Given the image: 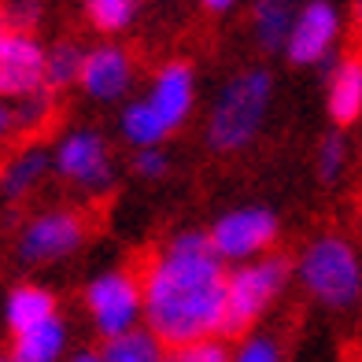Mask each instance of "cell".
Returning a JSON list of instances; mask_svg holds the SVG:
<instances>
[{
  "mask_svg": "<svg viewBox=\"0 0 362 362\" xmlns=\"http://www.w3.org/2000/svg\"><path fill=\"white\" fill-rule=\"evenodd\" d=\"M226 270L211 233H181L144 270L141 300L159 344L185 348L226 325Z\"/></svg>",
  "mask_w": 362,
  "mask_h": 362,
  "instance_id": "1",
  "label": "cell"
},
{
  "mask_svg": "<svg viewBox=\"0 0 362 362\" xmlns=\"http://www.w3.org/2000/svg\"><path fill=\"white\" fill-rule=\"evenodd\" d=\"M274 81L267 71H244L222 89L215 111L207 122V141L218 152H237L244 148L262 126V115L270 107Z\"/></svg>",
  "mask_w": 362,
  "mask_h": 362,
  "instance_id": "2",
  "label": "cell"
},
{
  "mask_svg": "<svg viewBox=\"0 0 362 362\" xmlns=\"http://www.w3.org/2000/svg\"><path fill=\"white\" fill-rule=\"evenodd\" d=\"M300 281L318 303L344 310L362 296V262L344 237H318L300 259Z\"/></svg>",
  "mask_w": 362,
  "mask_h": 362,
  "instance_id": "3",
  "label": "cell"
},
{
  "mask_svg": "<svg viewBox=\"0 0 362 362\" xmlns=\"http://www.w3.org/2000/svg\"><path fill=\"white\" fill-rule=\"evenodd\" d=\"M288 281V259L285 255H267L255 262H244L240 270L226 277V325L222 337H240L270 300L285 288Z\"/></svg>",
  "mask_w": 362,
  "mask_h": 362,
  "instance_id": "4",
  "label": "cell"
},
{
  "mask_svg": "<svg viewBox=\"0 0 362 362\" xmlns=\"http://www.w3.org/2000/svg\"><path fill=\"white\" fill-rule=\"evenodd\" d=\"M86 303H89V315H93L96 329H100L107 340L129 333L137 315L144 310L141 288L134 281V274H126V270H111L104 277H96L86 288Z\"/></svg>",
  "mask_w": 362,
  "mask_h": 362,
  "instance_id": "5",
  "label": "cell"
},
{
  "mask_svg": "<svg viewBox=\"0 0 362 362\" xmlns=\"http://www.w3.org/2000/svg\"><path fill=\"white\" fill-rule=\"evenodd\" d=\"M86 240V222L74 211H48V215L34 218L23 237H19V259L26 267H41V262H56L71 255L78 244Z\"/></svg>",
  "mask_w": 362,
  "mask_h": 362,
  "instance_id": "6",
  "label": "cell"
},
{
  "mask_svg": "<svg viewBox=\"0 0 362 362\" xmlns=\"http://www.w3.org/2000/svg\"><path fill=\"white\" fill-rule=\"evenodd\" d=\"M274 237H277V218L262 207L229 211L211 229V244L222 259H252L262 248H270Z\"/></svg>",
  "mask_w": 362,
  "mask_h": 362,
  "instance_id": "7",
  "label": "cell"
},
{
  "mask_svg": "<svg viewBox=\"0 0 362 362\" xmlns=\"http://www.w3.org/2000/svg\"><path fill=\"white\" fill-rule=\"evenodd\" d=\"M340 34V15L329 0H310V4L296 15L292 34L285 41V52L292 63L310 67V63H322L329 56V48L337 45Z\"/></svg>",
  "mask_w": 362,
  "mask_h": 362,
  "instance_id": "8",
  "label": "cell"
},
{
  "mask_svg": "<svg viewBox=\"0 0 362 362\" xmlns=\"http://www.w3.org/2000/svg\"><path fill=\"white\" fill-rule=\"evenodd\" d=\"M45 52L26 30L0 41V96H34L45 86Z\"/></svg>",
  "mask_w": 362,
  "mask_h": 362,
  "instance_id": "9",
  "label": "cell"
},
{
  "mask_svg": "<svg viewBox=\"0 0 362 362\" xmlns=\"http://www.w3.org/2000/svg\"><path fill=\"white\" fill-rule=\"evenodd\" d=\"M56 167L63 177H71L74 185H86V189H100L111 177L107 148L96 134H71L56 148Z\"/></svg>",
  "mask_w": 362,
  "mask_h": 362,
  "instance_id": "10",
  "label": "cell"
},
{
  "mask_svg": "<svg viewBox=\"0 0 362 362\" xmlns=\"http://www.w3.org/2000/svg\"><path fill=\"white\" fill-rule=\"evenodd\" d=\"M81 89L96 100H115V96H122L129 89V81H134V63L122 48H93L86 52V63H81Z\"/></svg>",
  "mask_w": 362,
  "mask_h": 362,
  "instance_id": "11",
  "label": "cell"
},
{
  "mask_svg": "<svg viewBox=\"0 0 362 362\" xmlns=\"http://www.w3.org/2000/svg\"><path fill=\"white\" fill-rule=\"evenodd\" d=\"M148 104L152 111L163 119V126L174 129L189 119L192 111V71L185 63H170V67H163L156 86H152V96H148Z\"/></svg>",
  "mask_w": 362,
  "mask_h": 362,
  "instance_id": "12",
  "label": "cell"
},
{
  "mask_svg": "<svg viewBox=\"0 0 362 362\" xmlns=\"http://www.w3.org/2000/svg\"><path fill=\"white\" fill-rule=\"evenodd\" d=\"M329 115L337 126H351L362 115V56L340 59L329 81Z\"/></svg>",
  "mask_w": 362,
  "mask_h": 362,
  "instance_id": "13",
  "label": "cell"
},
{
  "mask_svg": "<svg viewBox=\"0 0 362 362\" xmlns=\"http://www.w3.org/2000/svg\"><path fill=\"white\" fill-rule=\"evenodd\" d=\"M63 344H67V329L59 318H48L45 325H34L15 337L11 362H56L63 355Z\"/></svg>",
  "mask_w": 362,
  "mask_h": 362,
  "instance_id": "14",
  "label": "cell"
},
{
  "mask_svg": "<svg viewBox=\"0 0 362 362\" xmlns=\"http://www.w3.org/2000/svg\"><path fill=\"white\" fill-rule=\"evenodd\" d=\"M48 318H56V300L52 292H45L37 285H23L8 296V325L11 333L19 337L34 325H45Z\"/></svg>",
  "mask_w": 362,
  "mask_h": 362,
  "instance_id": "15",
  "label": "cell"
},
{
  "mask_svg": "<svg viewBox=\"0 0 362 362\" xmlns=\"http://www.w3.org/2000/svg\"><path fill=\"white\" fill-rule=\"evenodd\" d=\"M296 23V0H255V34L262 48H285Z\"/></svg>",
  "mask_w": 362,
  "mask_h": 362,
  "instance_id": "16",
  "label": "cell"
},
{
  "mask_svg": "<svg viewBox=\"0 0 362 362\" xmlns=\"http://www.w3.org/2000/svg\"><path fill=\"white\" fill-rule=\"evenodd\" d=\"M104 362H167L163 344L152 329H129L122 337H111L104 344Z\"/></svg>",
  "mask_w": 362,
  "mask_h": 362,
  "instance_id": "17",
  "label": "cell"
},
{
  "mask_svg": "<svg viewBox=\"0 0 362 362\" xmlns=\"http://www.w3.org/2000/svg\"><path fill=\"white\" fill-rule=\"evenodd\" d=\"M122 134L129 144H137V148H156L163 137L170 134L167 126H163V119L152 111V104H134V107H126L122 115Z\"/></svg>",
  "mask_w": 362,
  "mask_h": 362,
  "instance_id": "18",
  "label": "cell"
},
{
  "mask_svg": "<svg viewBox=\"0 0 362 362\" xmlns=\"http://www.w3.org/2000/svg\"><path fill=\"white\" fill-rule=\"evenodd\" d=\"M81 63H86V52H81L78 45H59L48 52L45 59V86L48 89H63L71 86V81L81 78Z\"/></svg>",
  "mask_w": 362,
  "mask_h": 362,
  "instance_id": "19",
  "label": "cell"
},
{
  "mask_svg": "<svg viewBox=\"0 0 362 362\" xmlns=\"http://www.w3.org/2000/svg\"><path fill=\"white\" fill-rule=\"evenodd\" d=\"M45 167H48V159H45V152H23L19 159H11L8 163V170H4V196H23V192H30L34 189V181L45 174Z\"/></svg>",
  "mask_w": 362,
  "mask_h": 362,
  "instance_id": "20",
  "label": "cell"
},
{
  "mask_svg": "<svg viewBox=\"0 0 362 362\" xmlns=\"http://www.w3.org/2000/svg\"><path fill=\"white\" fill-rule=\"evenodd\" d=\"M86 11L96 30L104 34H115L134 23V11H137V0H86Z\"/></svg>",
  "mask_w": 362,
  "mask_h": 362,
  "instance_id": "21",
  "label": "cell"
},
{
  "mask_svg": "<svg viewBox=\"0 0 362 362\" xmlns=\"http://www.w3.org/2000/svg\"><path fill=\"white\" fill-rule=\"evenodd\" d=\"M344 159H348V144L340 134H329L318 148V174L322 181H337L344 174Z\"/></svg>",
  "mask_w": 362,
  "mask_h": 362,
  "instance_id": "22",
  "label": "cell"
},
{
  "mask_svg": "<svg viewBox=\"0 0 362 362\" xmlns=\"http://www.w3.org/2000/svg\"><path fill=\"white\" fill-rule=\"evenodd\" d=\"M174 362H233L226 351L222 340H196V344H185V348H177Z\"/></svg>",
  "mask_w": 362,
  "mask_h": 362,
  "instance_id": "23",
  "label": "cell"
},
{
  "mask_svg": "<svg viewBox=\"0 0 362 362\" xmlns=\"http://www.w3.org/2000/svg\"><path fill=\"white\" fill-rule=\"evenodd\" d=\"M233 362H281V351H277V344L270 337H252Z\"/></svg>",
  "mask_w": 362,
  "mask_h": 362,
  "instance_id": "24",
  "label": "cell"
},
{
  "mask_svg": "<svg viewBox=\"0 0 362 362\" xmlns=\"http://www.w3.org/2000/svg\"><path fill=\"white\" fill-rule=\"evenodd\" d=\"M137 174H144V177H163V174H167V159H163L156 148H144V152L137 156Z\"/></svg>",
  "mask_w": 362,
  "mask_h": 362,
  "instance_id": "25",
  "label": "cell"
},
{
  "mask_svg": "<svg viewBox=\"0 0 362 362\" xmlns=\"http://www.w3.org/2000/svg\"><path fill=\"white\" fill-rule=\"evenodd\" d=\"M15 126H19V115H15L4 100H0V144L11 137V129H15Z\"/></svg>",
  "mask_w": 362,
  "mask_h": 362,
  "instance_id": "26",
  "label": "cell"
},
{
  "mask_svg": "<svg viewBox=\"0 0 362 362\" xmlns=\"http://www.w3.org/2000/svg\"><path fill=\"white\" fill-rule=\"evenodd\" d=\"M233 0H204V8H211V11H226Z\"/></svg>",
  "mask_w": 362,
  "mask_h": 362,
  "instance_id": "27",
  "label": "cell"
},
{
  "mask_svg": "<svg viewBox=\"0 0 362 362\" xmlns=\"http://www.w3.org/2000/svg\"><path fill=\"white\" fill-rule=\"evenodd\" d=\"M11 30H15V26L8 23V15H4V11H0V41H4V37L11 34Z\"/></svg>",
  "mask_w": 362,
  "mask_h": 362,
  "instance_id": "28",
  "label": "cell"
},
{
  "mask_svg": "<svg viewBox=\"0 0 362 362\" xmlns=\"http://www.w3.org/2000/svg\"><path fill=\"white\" fill-rule=\"evenodd\" d=\"M74 362H104V355H89V351H81Z\"/></svg>",
  "mask_w": 362,
  "mask_h": 362,
  "instance_id": "29",
  "label": "cell"
},
{
  "mask_svg": "<svg viewBox=\"0 0 362 362\" xmlns=\"http://www.w3.org/2000/svg\"><path fill=\"white\" fill-rule=\"evenodd\" d=\"M358 19H362V0H358Z\"/></svg>",
  "mask_w": 362,
  "mask_h": 362,
  "instance_id": "30",
  "label": "cell"
},
{
  "mask_svg": "<svg viewBox=\"0 0 362 362\" xmlns=\"http://www.w3.org/2000/svg\"><path fill=\"white\" fill-rule=\"evenodd\" d=\"M0 362H11V358H0Z\"/></svg>",
  "mask_w": 362,
  "mask_h": 362,
  "instance_id": "31",
  "label": "cell"
}]
</instances>
